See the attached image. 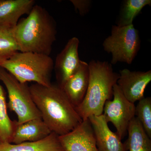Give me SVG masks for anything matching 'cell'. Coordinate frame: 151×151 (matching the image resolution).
Segmentation results:
<instances>
[{"instance_id": "6da1fadb", "label": "cell", "mask_w": 151, "mask_h": 151, "mask_svg": "<svg viewBox=\"0 0 151 151\" xmlns=\"http://www.w3.org/2000/svg\"><path fill=\"white\" fill-rule=\"evenodd\" d=\"M41 119L52 132L58 136L71 132L83 122L62 88L57 84L29 86Z\"/></svg>"}, {"instance_id": "7a4b0ae2", "label": "cell", "mask_w": 151, "mask_h": 151, "mask_svg": "<svg viewBox=\"0 0 151 151\" xmlns=\"http://www.w3.org/2000/svg\"><path fill=\"white\" fill-rule=\"evenodd\" d=\"M13 29L19 51L49 55L56 39V22L45 9L35 5Z\"/></svg>"}, {"instance_id": "3957f363", "label": "cell", "mask_w": 151, "mask_h": 151, "mask_svg": "<svg viewBox=\"0 0 151 151\" xmlns=\"http://www.w3.org/2000/svg\"><path fill=\"white\" fill-rule=\"evenodd\" d=\"M89 81L86 95L76 110L82 121L90 116L103 113L105 102L113 97V88L117 84L119 73L113 70L107 61L92 60L88 63Z\"/></svg>"}, {"instance_id": "277c9868", "label": "cell", "mask_w": 151, "mask_h": 151, "mask_svg": "<svg viewBox=\"0 0 151 151\" xmlns=\"http://www.w3.org/2000/svg\"><path fill=\"white\" fill-rule=\"evenodd\" d=\"M53 60L49 55L18 52L9 59L0 63L2 68L22 83L33 81L50 86L54 69Z\"/></svg>"}, {"instance_id": "5b68a950", "label": "cell", "mask_w": 151, "mask_h": 151, "mask_svg": "<svg viewBox=\"0 0 151 151\" xmlns=\"http://www.w3.org/2000/svg\"><path fill=\"white\" fill-rule=\"evenodd\" d=\"M0 80L8 94V107L17 116V124L41 119L40 112L34 102L27 83L19 82L6 70L0 67Z\"/></svg>"}, {"instance_id": "8992f818", "label": "cell", "mask_w": 151, "mask_h": 151, "mask_svg": "<svg viewBox=\"0 0 151 151\" xmlns=\"http://www.w3.org/2000/svg\"><path fill=\"white\" fill-rule=\"evenodd\" d=\"M103 46L105 52L112 55V65L118 62L131 64L140 48L139 31L133 24L112 26L111 35L105 39Z\"/></svg>"}, {"instance_id": "52a82bcc", "label": "cell", "mask_w": 151, "mask_h": 151, "mask_svg": "<svg viewBox=\"0 0 151 151\" xmlns=\"http://www.w3.org/2000/svg\"><path fill=\"white\" fill-rule=\"evenodd\" d=\"M135 108L134 103L127 100L117 84H115L113 100L105 102L103 115L107 123L111 122L114 125L122 139L127 132L130 122L135 117Z\"/></svg>"}, {"instance_id": "ba28073f", "label": "cell", "mask_w": 151, "mask_h": 151, "mask_svg": "<svg viewBox=\"0 0 151 151\" xmlns=\"http://www.w3.org/2000/svg\"><path fill=\"white\" fill-rule=\"evenodd\" d=\"M79 44L78 38H71L56 57L54 69L57 85L61 88L81 64L78 52Z\"/></svg>"}, {"instance_id": "9c48e42d", "label": "cell", "mask_w": 151, "mask_h": 151, "mask_svg": "<svg viewBox=\"0 0 151 151\" xmlns=\"http://www.w3.org/2000/svg\"><path fill=\"white\" fill-rule=\"evenodd\" d=\"M117 84L125 98L134 103L144 98V93L151 81V70L131 71L127 68L120 70Z\"/></svg>"}, {"instance_id": "30bf717a", "label": "cell", "mask_w": 151, "mask_h": 151, "mask_svg": "<svg viewBox=\"0 0 151 151\" xmlns=\"http://www.w3.org/2000/svg\"><path fill=\"white\" fill-rule=\"evenodd\" d=\"M64 151H99L89 119L71 132L58 137Z\"/></svg>"}, {"instance_id": "8fae6325", "label": "cell", "mask_w": 151, "mask_h": 151, "mask_svg": "<svg viewBox=\"0 0 151 151\" xmlns=\"http://www.w3.org/2000/svg\"><path fill=\"white\" fill-rule=\"evenodd\" d=\"M99 151H127L117 133L112 132L103 114L88 118Z\"/></svg>"}, {"instance_id": "7c38bea8", "label": "cell", "mask_w": 151, "mask_h": 151, "mask_svg": "<svg viewBox=\"0 0 151 151\" xmlns=\"http://www.w3.org/2000/svg\"><path fill=\"white\" fill-rule=\"evenodd\" d=\"M89 81L88 63L81 60V64L63 86L65 95L76 108L80 105L86 95Z\"/></svg>"}, {"instance_id": "4fadbf2b", "label": "cell", "mask_w": 151, "mask_h": 151, "mask_svg": "<svg viewBox=\"0 0 151 151\" xmlns=\"http://www.w3.org/2000/svg\"><path fill=\"white\" fill-rule=\"evenodd\" d=\"M51 133L42 119H32L20 124L16 122L11 143L37 142L47 137Z\"/></svg>"}, {"instance_id": "5bb4252c", "label": "cell", "mask_w": 151, "mask_h": 151, "mask_svg": "<svg viewBox=\"0 0 151 151\" xmlns=\"http://www.w3.org/2000/svg\"><path fill=\"white\" fill-rule=\"evenodd\" d=\"M34 0H0V26L14 28L20 18L30 13Z\"/></svg>"}, {"instance_id": "9a60e30c", "label": "cell", "mask_w": 151, "mask_h": 151, "mask_svg": "<svg viewBox=\"0 0 151 151\" xmlns=\"http://www.w3.org/2000/svg\"><path fill=\"white\" fill-rule=\"evenodd\" d=\"M58 137L52 132L47 137L37 142L1 143L0 151H64Z\"/></svg>"}, {"instance_id": "2e32d148", "label": "cell", "mask_w": 151, "mask_h": 151, "mask_svg": "<svg viewBox=\"0 0 151 151\" xmlns=\"http://www.w3.org/2000/svg\"><path fill=\"white\" fill-rule=\"evenodd\" d=\"M127 132L128 138L124 143L127 151H151V139L137 117L130 122Z\"/></svg>"}, {"instance_id": "e0dca14e", "label": "cell", "mask_w": 151, "mask_h": 151, "mask_svg": "<svg viewBox=\"0 0 151 151\" xmlns=\"http://www.w3.org/2000/svg\"><path fill=\"white\" fill-rule=\"evenodd\" d=\"M5 91L0 84V144L11 143L17 121H12L8 113Z\"/></svg>"}, {"instance_id": "ac0fdd59", "label": "cell", "mask_w": 151, "mask_h": 151, "mask_svg": "<svg viewBox=\"0 0 151 151\" xmlns=\"http://www.w3.org/2000/svg\"><path fill=\"white\" fill-rule=\"evenodd\" d=\"M151 0H125L123 1L116 25L122 27L133 24L134 19L147 6H151Z\"/></svg>"}, {"instance_id": "d6986e66", "label": "cell", "mask_w": 151, "mask_h": 151, "mask_svg": "<svg viewBox=\"0 0 151 151\" xmlns=\"http://www.w3.org/2000/svg\"><path fill=\"white\" fill-rule=\"evenodd\" d=\"M13 29L0 26V63L9 59L19 51Z\"/></svg>"}, {"instance_id": "ffe728a7", "label": "cell", "mask_w": 151, "mask_h": 151, "mask_svg": "<svg viewBox=\"0 0 151 151\" xmlns=\"http://www.w3.org/2000/svg\"><path fill=\"white\" fill-rule=\"evenodd\" d=\"M135 117L140 122L146 134L151 138V98H143L135 108Z\"/></svg>"}, {"instance_id": "44dd1931", "label": "cell", "mask_w": 151, "mask_h": 151, "mask_svg": "<svg viewBox=\"0 0 151 151\" xmlns=\"http://www.w3.org/2000/svg\"><path fill=\"white\" fill-rule=\"evenodd\" d=\"M76 10L78 11L80 15L84 16L88 13L91 6L90 0H70Z\"/></svg>"}]
</instances>
